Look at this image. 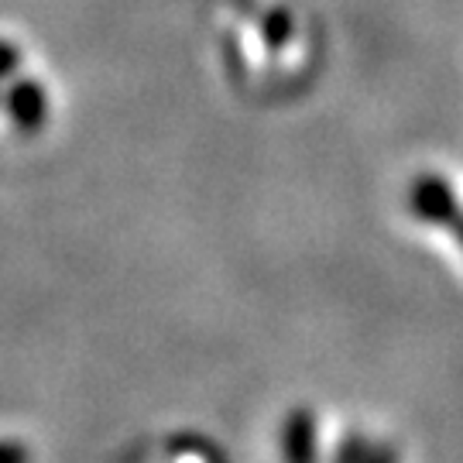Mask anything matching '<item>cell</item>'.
<instances>
[{
    "label": "cell",
    "instance_id": "1",
    "mask_svg": "<svg viewBox=\"0 0 463 463\" xmlns=\"http://www.w3.org/2000/svg\"><path fill=\"white\" fill-rule=\"evenodd\" d=\"M409 206L419 220L426 223H439V227H449L457 216H460V206H457V196L449 189L447 179L439 175H419L412 183V193H409Z\"/></svg>",
    "mask_w": 463,
    "mask_h": 463
},
{
    "label": "cell",
    "instance_id": "3",
    "mask_svg": "<svg viewBox=\"0 0 463 463\" xmlns=\"http://www.w3.org/2000/svg\"><path fill=\"white\" fill-rule=\"evenodd\" d=\"M281 453H285V460H313L316 457V415L309 409H296L285 419Z\"/></svg>",
    "mask_w": 463,
    "mask_h": 463
},
{
    "label": "cell",
    "instance_id": "5",
    "mask_svg": "<svg viewBox=\"0 0 463 463\" xmlns=\"http://www.w3.org/2000/svg\"><path fill=\"white\" fill-rule=\"evenodd\" d=\"M17 66H21V52L14 42H0V80H14Z\"/></svg>",
    "mask_w": 463,
    "mask_h": 463
},
{
    "label": "cell",
    "instance_id": "7",
    "mask_svg": "<svg viewBox=\"0 0 463 463\" xmlns=\"http://www.w3.org/2000/svg\"><path fill=\"white\" fill-rule=\"evenodd\" d=\"M449 231L457 233V241H460V248H463V216H457V220L449 223Z\"/></svg>",
    "mask_w": 463,
    "mask_h": 463
},
{
    "label": "cell",
    "instance_id": "4",
    "mask_svg": "<svg viewBox=\"0 0 463 463\" xmlns=\"http://www.w3.org/2000/svg\"><path fill=\"white\" fill-rule=\"evenodd\" d=\"M261 38L271 52H279L288 38H292V14L285 7H275L265 14V24H261Z\"/></svg>",
    "mask_w": 463,
    "mask_h": 463
},
{
    "label": "cell",
    "instance_id": "6",
    "mask_svg": "<svg viewBox=\"0 0 463 463\" xmlns=\"http://www.w3.org/2000/svg\"><path fill=\"white\" fill-rule=\"evenodd\" d=\"M24 453L28 449L21 443H0V460H24Z\"/></svg>",
    "mask_w": 463,
    "mask_h": 463
},
{
    "label": "cell",
    "instance_id": "2",
    "mask_svg": "<svg viewBox=\"0 0 463 463\" xmlns=\"http://www.w3.org/2000/svg\"><path fill=\"white\" fill-rule=\"evenodd\" d=\"M4 107H7V117L14 120V128L21 131H38L49 117V97L38 80H14L4 93Z\"/></svg>",
    "mask_w": 463,
    "mask_h": 463
}]
</instances>
